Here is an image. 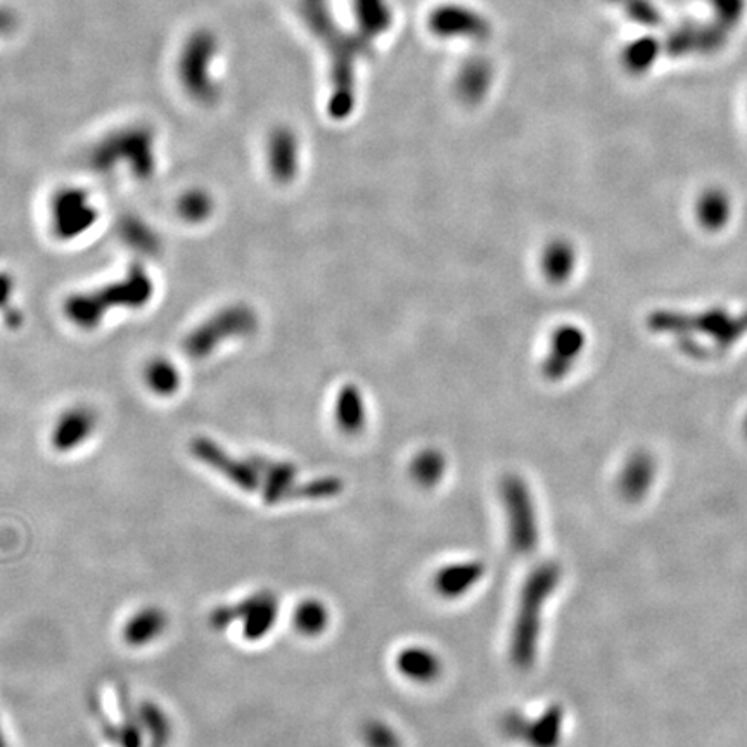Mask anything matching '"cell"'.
Returning <instances> with one entry per match:
<instances>
[{"label": "cell", "mask_w": 747, "mask_h": 747, "mask_svg": "<svg viewBox=\"0 0 747 747\" xmlns=\"http://www.w3.org/2000/svg\"><path fill=\"white\" fill-rule=\"evenodd\" d=\"M0 747H8V743H6L4 730H2V727H0Z\"/></svg>", "instance_id": "25"}, {"label": "cell", "mask_w": 747, "mask_h": 747, "mask_svg": "<svg viewBox=\"0 0 747 747\" xmlns=\"http://www.w3.org/2000/svg\"><path fill=\"white\" fill-rule=\"evenodd\" d=\"M527 716L520 712L505 713L504 718L500 722V730L508 739L523 743L524 734H526Z\"/></svg>", "instance_id": "24"}, {"label": "cell", "mask_w": 747, "mask_h": 747, "mask_svg": "<svg viewBox=\"0 0 747 747\" xmlns=\"http://www.w3.org/2000/svg\"><path fill=\"white\" fill-rule=\"evenodd\" d=\"M587 346V334L576 324H563L554 329L548 340L540 372L548 383H561L572 374L578 364L579 356L584 355Z\"/></svg>", "instance_id": "7"}, {"label": "cell", "mask_w": 747, "mask_h": 747, "mask_svg": "<svg viewBox=\"0 0 747 747\" xmlns=\"http://www.w3.org/2000/svg\"><path fill=\"white\" fill-rule=\"evenodd\" d=\"M447 457L441 450L435 447L424 448L417 452L408 466V474L417 487L431 488L438 487L447 474Z\"/></svg>", "instance_id": "19"}, {"label": "cell", "mask_w": 747, "mask_h": 747, "mask_svg": "<svg viewBox=\"0 0 747 747\" xmlns=\"http://www.w3.org/2000/svg\"><path fill=\"white\" fill-rule=\"evenodd\" d=\"M658 474V466H655L654 457L649 456L648 452H636L628 457L618 476V492L621 499L627 500L630 504L642 502L648 493L651 492L652 484Z\"/></svg>", "instance_id": "10"}, {"label": "cell", "mask_w": 747, "mask_h": 747, "mask_svg": "<svg viewBox=\"0 0 747 747\" xmlns=\"http://www.w3.org/2000/svg\"><path fill=\"white\" fill-rule=\"evenodd\" d=\"M331 612L328 606L319 599H305L296 606L292 612V625L296 632L308 639H316L328 630Z\"/></svg>", "instance_id": "20"}, {"label": "cell", "mask_w": 747, "mask_h": 747, "mask_svg": "<svg viewBox=\"0 0 747 747\" xmlns=\"http://www.w3.org/2000/svg\"><path fill=\"white\" fill-rule=\"evenodd\" d=\"M343 488V481L337 476H322V478H316V480L300 484L296 490V499H331V497L340 495Z\"/></svg>", "instance_id": "22"}, {"label": "cell", "mask_w": 747, "mask_h": 747, "mask_svg": "<svg viewBox=\"0 0 747 747\" xmlns=\"http://www.w3.org/2000/svg\"><path fill=\"white\" fill-rule=\"evenodd\" d=\"M253 466L258 474V493L267 505H277L285 500L296 499L298 468L288 460L273 459L267 456H252Z\"/></svg>", "instance_id": "9"}, {"label": "cell", "mask_w": 747, "mask_h": 747, "mask_svg": "<svg viewBox=\"0 0 747 747\" xmlns=\"http://www.w3.org/2000/svg\"><path fill=\"white\" fill-rule=\"evenodd\" d=\"M362 739L367 747H402L398 732L383 719H371L362 728Z\"/></svg>", "instance_id": "23"}, {"label": "cell", "mask_w": 747, "mask_h": 747, "mask_svg": "<svg viewBox=\"0 0 747 747\" xmlns=\"http://www.w3.org/2000/svg\"><path fill=\"white\" fill-rule=\"evenodd\" d=\"M216 204L212 194L204 189L192 188L182 192L177 200L175 212L185 224L201 225L212 218Z\"/></svg>", "instance_id": "21"}, {"label": "cell", "mask_w": 747, "mask_h": 747, "mask_svg": "<svg viewBox=\"0 0 747 747\" xmlns=\"http://www.w3.org/2000/svg\"><path fill=\"white\" fill-rule=\"evenodd\" d=\"M396 670L416 684H435L444 673L440 655L423 645H408L396 654Z\"/></svg>", "instance_id": "13"}, {"label": "cell", "mask_w": 747, "mask_h": 747, "mask_svg": "<svg viewBox=\"0 0 747 747\" xmlns=\"http://www.w3.org/2000/svg\"><path fill=\"white\" fill-rule=\"evenodd\" d=\"M99 417L88 405H73L64 408L54 419L49 431V445L57 453L75 452L93 440L97 433Z\"/></svg>", "instance_id": "8"}, {"label": "cell", "mask_w": 747, "mask_h": 747, "mask_svg": "<svg viewBox=\"0 0 747 747\" xmlns=\"http://www.w3.org/2000/svg\"><path fill=\"white\" fill-rule=\"evenodd\" d=\"M564 709L551 704L542 715L527 719L523 744L527 747H559L563 740Z\"/></svg>", "instance_id": "18"}, {"label": "cell", "mask_w": 747, "mask_h": 747, "mask_svg": "<svg viewBox=\"0 0 747 747\" xmlns=\"http://www.w3.org/2000/svg\"><path fill=\"white\" fill-rule=\"evenodd\" d=\"M154 298V280L142 265L130 268L121 279L100 288L73 292L63 303V313L70 324L82 331H94L105 322L108 313L127 310L137 312Z\"/></svg>", "instance_id": "1"}, {"label": "cell", "mask_w": 747, "mask_h": 747, "mask_svg": "<svg viewBox=\"0 0 747 747\" xmlns=\"http://www.w3.org/2000/svg\"><path fill=\"white\" fill-rule=\"evenodd\" d=\"M561 578L559 564L547 561L535 566L524 579L509 643L512 664L521 672L532 670L535 664L545 604L559 588Z\"/></svg>", "instance_id": "2"}, {"label": "cell", "mask_w": 747, "mask_h": 747, "mask_svg": "<svg viewBox=\"0 0 747 747\" xmlns=\"http://www.w3.org/2000/svg\"><path fill=\"white\" fill-rule=\"evenodd\" d=\"M99 221V206L90 191L81 185H63L47 203L49 231L54 239L72 243L93 231Z\"/></svg>", "instance_id": "4"}, {"label": "cell", "mask_w": 747, "mask_h": 747, "mask_svg": "<svg viewBox=\"0 0 747 747\" xmlns=\"http://www.w3.org/2000/svg\"><path fill=\"white\" fill-rule=\"evenodd\" d=\"M169 628V616L157 606L140 608L134 612L124 628H121V639L130 648H146L149 643L157 642Z\"/></svg>", "instance_id": "12"}, {"label": "cell", "mask_w": 747, "mask_h": 747, "mask_svg": "<svg viewBox=\"0 0 747 747\" xmlns=\"http://www.w3.org/2000/svg\"><path fill=\"white\" fill-rule=\"evenodd\" d=\"M334 419L340 431L346 436H359L367 424L365 396L356 384H344L337 396Z\"/></svg>", "instance_id": "15"}, {"label": "cell", "mask_w": 747, "mask_h": 747, "mask_svg": "<svg viewBox=\"0 0 747 747\" xmlns=\"http://www.w3.org/2000/svg\"><path fill=\"white\" fill-rule=\"evenodd\" d=\"M279 618V599L274 591H256L234 606L215 609L210 616L216 630H227L239 623L241 636L248 642L264 640L273 632Z\"/></svg>", "instance_id": "6"}, {"label": "cell", "mask_w": 747, "mask_h": 747, "mask_svg": "<svg viewBox=\"0 0 747 747\" xmlns=\"http://www.w3.org/2000/svg\"><path fill=\"white\" fill-rule=\"evenodd\" d=\"M258 328L260 319L255 308L248 303H228L194 326L182 340V350L189 359L203 362L227 344L248 340Z\"/></svg>", "instance_id": "3"}, {"label": "cell", "mask_w": 747, "mask_h": 747, "mask_svg": "<svg viewBox=\"0 0 747 747\" xmlns=\"http://www.w3.org/2000/svg\"><path fill=\"white\" fill-rule=\"evenodd\" d=\"M268 172L274 182L289 185L300 172V152L295 137L288 132L277 134L268 149Z\"/></svg>", "instance_id": "16"}, {"label": "cell", "mask_w": 747, "mask_h": 747, "mask_svg": "<svg viewBox=\"0 0 747 747\" xmlns=\"http://www.w3.org/2000/svg\"><path fill=\"white\" fill-rule=\"evenodd\" d=\"M500 495L508 520L509 544L517 556H530L540 540L532 490L520 474H508L500 483Z\"/></svg>", "instance_id": "5"}, {"label": "cell", "mask_w": 747, "mask_h": 747, "mask_svg": "<svg viewBox=\"0 0 747 747\" xmlns=\"http://www.w3.org/2000/svg\"><path fill=\"white\" fill-rule=\"evenodd\" d=\"M146 389L158 398H172L182 389V372L172 359L154 356L142 369Z\"/></svg>", "instance_id": "17"}, {"label": "cell", "mask_w": 747, "mask_h": 747, "mask_svg": "<svg viewBox=\"0 0 747 747\" xmlns=\"http://www.w3.org/2000/svg\"><path fill=\"white\" fill-rule=\"evenodd\" d=\"M487 568L480 561H462V563L447 564L438 569L433 578V587L441 599L456 600L466 596L476 585L480 584Z\"/></svg>", "instance_id": "11"}, {"label": "cell", "mask_w": 747, "mask_h": 747, "mask_svg": "<svg viewBox=\"0 0 747 747\" xmlns=\"http://www.w3.org/2000/svg\"><path fill=\"white\" fill-rule=\"evenodd\" d=\"M578 265V252L575 244L566 237H556L545 244L540 258V267L545 280L552 286L568 285Z\"/></svg>", "instance_id": "14"}]
</instances>
